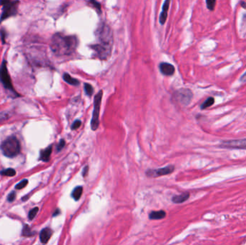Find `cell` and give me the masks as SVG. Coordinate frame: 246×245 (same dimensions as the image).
I'll return each mask as SVG.
<instances>
[{
	"mask_svg": "<svg viewBox=\"0 0 246 245\" xmlns=\"http://www.w3.org/2000/svg\"><path fill=\"white\" fill-rule=\"evenodd\" d=\"M240 81H243V82H246V72L243 75L242 77L240 78Z\"/></svg>",
	"mask_w": 246,
	"mask_h": 245,
	"instance_id": "33",
	"label": "cell"
},
{
	"mask_svg": "<svg viewBox=\"0 0 246 245\" xmlns=\"http://www.w3.org/2000/svg\"><path fill=\"white\" fill-rule=\"evenodd\" d=\"M65 144H66V142H65L64 140H60V141L59 142V143H58V146H57V151L59 152V151L61 150V149L64 147Z\"/></svg>",
	"mask_w": 246,
	"mask_h": 245,
	"instance_id": "28",
	"label": "cell"
},
{
	"mask_svg": "<svg viewBox=\"0 0 246 245\" xmlns=\"http://www.w3.org/2000/svg\"><path fill=\"white\" fill-rule=\"evenodd\" d=\"M52 153V145L47 147L46 149H43L40 152V159L44 162H48L51 158V155Z\"/></svg>",
	"mask_w": 246,
	"mask_h": 245,
	"instance_id": "15",
	"label": "cell"
},
{
	"mask_svg": "<svg viewBox=\"0 0 246 245\" xmlns=\"http://www.w3.org/2000/svg\"><path fill=\"white\" fill-rule=\"evenodd\" d=\"M83 193V187L82 186H78L75 188L72 192L71 196L73 197V198L75 201L79 200V198L82 196Z\"/></svg>",
	"mask_w": 246,
	"mask_h": 245,
	"instance_id": "18",
	"label": "cell"
},
{
	"mask_svg": "<svg viewBox=\"0 0 246 245\" xmlns=\"http://www.w3.org/2000/svg\"><path fill=\"white\" fill-rule=\"evenodd\" d=\"M207 8L209 9V10L213 11L214 10V7H215V4H216V1L214 0H207L206 2Z\"/></svg>",
	"mask_w": 246,
	"mask_h": 245,
	"instance_id": "26",
	"label": "cell"
},
{
	"mask_svg": "<svg viewBox=\"0 0 246 245\" xmlns=\"http://www.w3.org/2000/svg\"><path fill=\"white\" fill-rule=\"evenodd\" d=\"M11 116H12V114L9 111H3V112H0V122L7 120L11 117Z\"/></svg>",
	"mask_w": 246,
	"mask_h": 245,
	"instance_id": "21",
	"label": "cell"
},
{
	"mask_svg": "<svg viewBox=\"0 0 246 245\" xmlns=\"http://www.w3.org/2000/svg\"><path fill=\"white\" fill-rule=\"evenodd\" d=\"M0 174H1L2 176H4L12 177V176H15V175H16V171H15V170L12 168H7V169H5V170H3V171H2L1 172H0Z\"/></svg>",
	"mask_w": 246,
	"mask_h": 245,
	"instance_id": "20",
	"label": "cell"
},
{
	"mask_svg": "<svg viewBox=\"0 0 246 245\" xmlns=\"http://www.w3.org/2000/svg\"><path fill=\"white\" fill-rule=\"evenodd\" d=\"M59 213H60V212H59V210H58V209H56V212H55V213H54V214H53V216H56V215H58V214H59Z\"/></svg>",
	"mask_w": 246,
	"mask_h": 245,
	"instance_id": "35",
	"label": "cell"
},
{
	"mask_svg": "<svg viewBox=\"0 0 246 245\" xmlns=\"http://www.w3.org/2000/svg\"><path fill=\"white\" fill-rule=\"evenodd\" d=\"M77 45V38L75 35L56 33L52 38L51 48L56 56H69L75 52Z\"/></svg>",
	"mask_w": 246,
	"mask_h": 245,
	"instance_id": "1",
	"label": "cell"
},
{
	"mask_svg": "<svg viewBox=\"0 0 246 245\" xmlns=\"http://www.w3.org/2000/svg\"><path fill=\"white\" fill-rule=\"evenodd\" d=\"M0 34H1L2 36V43H4V42H5V38H6V31L4 30V29H1V31H0Z\"/></svg>",
	"mask_w": 246,
	"mask_h": 245,
	"instance_id": "30",
	"label": "cell"
},
{
	"mask_svg": "<svg viewBox=\"0 0 246 245\" xmlns=\"http://www.w3.org/2000/svg\"><path fill=\"white\" fill-rule=\"evenodd\" d=\"M88 172H89V166H85L84 168L83 169V172H82V175L83 177H85L87 176Z\"/></svg>",
	"mask_w": 246,
	"mask_h": 245,
	"instance_id": "32",
	"label": "cell"
},
{
	"mask_svg": "<svg viewBox=\"0 0 246 245\" xmlns=\"http://www.w3.org/2000/svg\"><path fill=\"white\" fill-rule=\"evenodd\" d=\"M19 3L18 1H0V4L3 6L0 22L17 14V4Z\"/></svg>",
	"mask_w": 246,
	"mask_h": 245,
	"instance_id": "5",
	"label": "cell"
},
{
	"mask_svg": "<svg viewBox=\"0 0 246 245\" xmlns=\"http://www.w3.org/2000/svg\"><path fill=\"white\" fill-rule=\"evenodd\" d=\"M22 235L24 237H31L33 235V233L31 231L30 226L28 225H25L22 231Z\"/></svg>",
	"mask_w": 246,
	"mask_h": 245,
	"instance_id": "22",
	"label": "cell"
},
{
	"mask_svg": "<svg viewBox=\"0 0 246 245\" xmlns=\"http://www.w3.org/2000/svg\"><path fill=\"white\" fill-rule=\"evenodd\" d=\"M28 184V180H26V179H25V180H21L19 183H18V184H17L15 188H16V189L20 190V189H22V188H24Z\"/></svg>",
	"mask_w": 246,
	"mask_h": 245,
	"instance_id": "25",
	"label": "cell"
},
{
	"mask_svg": "<svg viewBox=\"0 0 246 245\" xmlns=\"http://www.w3.org/2000/svg\"><path fill=\"white\" fill-rule=\"evenodd\" d=\"M90 3L93 4L94 7H95L99 11H100V12H101V4H99V2H96V1H91V2H90Z\"/></svg>",
	"mask_w": 246,
	"mask_h": 245,
	"instance_id": "31",
	"label": "cell"
},
{
	"mask_svg": "<svg viewBox=\"0 0 246 245\" xmlns=\"http://www.w3.org/2000/svg\"><path fill=\"white\" fill-rule=\"evenodd\" d=\"M214 103V99L213 97H209L207 99L206 101H205L204 103L202 104V106H201V109H205L209 107V106H212Z\"/></svg>",
	"mask_w": 246,
	"mask_h": 245,
	"instance_id": "19",
	"label": "cell"
},
{
	"mask_svg": "<svg viewBox=\"0 0 246 245\" xmlns=\"http://www.w3.org/2000/svg\"><path fill=\"white\" fill-rule=\"evenodd\" d=\"M159 69L165 76H172L175 73V68L173 65L168 63H161Z\"/></svg>",
	"mask_w": 246,
	"mask_h": 245,
	"instance_id": "11",
	"label": "cell"
},
{
	"mask_svg": "<svg viewBox=\"0 0 246 245\" xmlns=\"http://www.w3.org/2000/svg\"><path fill=\"white\" fill-rule=\"evenodd\" d=\"M20 143L15 136L9 137L2 142L1 149L4 155L7 158H14L20 153Z\"/></svg>",
	"mask_w": 246,
	"mask_h": 245,
	"instance_id": "2",
	"label": "cell"
},
{
	"mask_svg": "<svg viewBox=\"0 0 246 245\" xmlns=\"http://www.w3.org/2000/svg\"><path fill=\"white\" fill-rule=\"evenodd\" d=\"M190 196V194L189 193H184V194L178 195V196H174L172 198V201L175 203H184V201H187Z\"/></svg>",
	"mask_w": 246,
	"mask_h": 245,
	"instance_id": "14",
	"label": "cell"
},
{
	"mask_svg": "<svg viewBox=\"0 0 246 245\" xmlns=\"http://www.w3.org/2000/svg\"><path fill=\"white\" fill-rule=\"evenodd\" d=\"M96 35L99 40L98 44L103 46L112 47L113 35L112 29L109 25L105 23L101 24L96 32Z\"/></svg>",
	"mask_w": 246,
	"mask_h": 245,
	"instance_id": "3",
	"label": "cell"
},
{
	"mask_svg": "<svg viewBox=\"0 0 246 245\" xmlns=\"http://www.w3.org/2000/svg\"><path fill=\"white\" fill-rule=\"evenodd\" d=\"M102 96L103 91L102 90H101L94 96V112L93 114H92V119L91 121V128L94 131L97 130L99 125V112H100L101 102V99H102Z\"/></svg>",
	"mask_w": 246,
	"mask_h": 245,
	"instance_id": "4",
	"label": "cell"
},
{
	"mask_svg": "<svg viewBox=\"0 0 246 245\" xmlns=\"http://www.w3.org/2000/svg\"><path fill=\"white\" fill-rule=\"evenodd\" d=\"M169 5H170V1L166 0L165 1L163 5V11L160 15L159 22L161 24H163L166 21L167 17H168V10L169 9Z\"/></svg>",
	"mask_w": 246,
	"mask_h": 245,
	"instance_id": "13",
	"label": "cell"
},
{
	"mask_svg": "<svg viewBox=\"0 0 246 245\" xmlns=\"http://www.w3.org/2000/svg\"><path fill=\"white\" fill-rule=\"evenodd\" d=\"M81 125H82V122H81L80 120H76V121L72 124L71 130H76V129H78Z\"/></svg>",
	"mask_w": 246,
	"mask_h": 245,
	"instance_id": "27",
	"label": "cell"
},
{
	"mask_svg": "<svg viewBox=\"0 0 246 245\" xmlns=\"http://www.w3.org/2000/svg\"><path fill=\"white\" fill-rule=\"evenodd\" d=\"M166 212L164 211H159V212H152L149 214L150 219L160 220L166 217Z\"/></svg>",
	"mask_w": 246,
	"mask_h": 245,
	"instance_id": "16",
	"label": "cell"
},
{
	"mask_svg": "<svg viewBox=\"0 0 246 245\" xmlns=\"http://www.w3.org/2000/svg\"><path fill=\"white\" fill-rule=\"evenodd\" d=\"M174 171V166L173 165H168L162 168L155 169V170H148L146 172V175L148 177H152V178H155V177H160L163 176H166L172 173Z\"/></svg>",
	"mask_w": 246,
	"mask_h": 245,
	"instance_id": "10",
	"label": "cell"
},
{
	"mask_svg": "<svg viewBox=\"0 0 246 245\" xmlns=\"http://www.w3.org/2000/svg\"><path fill=\"white\" fill-rule=\"evenodd\" d=\"M0 81H1L2 84H3L4 87L7 88V89L12 91L13 93L16 94L15 91L13 88V86L12 84V81H11V78L9 75V73L7 71V61L4 60L3 63L0 68Z\"/></svg>",
	"mask_w": 246,
	"mask_h": 245,
	"instance_id": "6",
	"label": "cell"
},
{
	"mask_svg": "<svg viewBox=\"0 0 246 245\" xmlns=\"http://www.w3.org/2000/svg\"><path fill=\"white\" fill-rule=\"evenodd\" d=\"M53 231L50 228H45L40 233V239L42 244H46L51 237Z\"/></svg>",
	"mask_w": 246,
	"mask_h": 245,
	"instance_id": "12",
	"label": "cell"
},
{
	"mask_svg": "<svg viewBox=\"0 0 246 245\" xmlns=\"http://www.w3.org/2000/svg\"><path fill=\"white\" fill-rule=\"evenodd\" d=\"M84 90L86 94H87L88 96H92L94 93V88L92 87V86L89 83H85L84 84Z\"/></svg>",
	"mask_w": 246,
	"mask_h": 245,
	"instance_id": "23",
	"label": "cell"
},
{
	"mask_svg": "<svg viewBox=\"0 0 246 245\" xmlns=\"http://www.w3.org/2000/svg\"><path fill=\"white\" fill-rule=\"evenodd\" d=\"M91 48L95 52V56L98 57L100 60H107L111 56L112 47L96 44L91 45Z\"/></svg>",
	"mask_w": 246,
	"mask_h": 245,
	"instance_id": "8",
	"label": "cell"
},
{
	"mask_svg": "<svg viewBox=\"0 0 246 245\" xmlns=\"http://www.w3.org/2000/svg\"><path fill=\"white\" fill-rule=\"evenodd\" d=\"M38 210H39V208H38V207H35V208H33L32 210H30V212H29V214H28L29 219L33 220L34 218L35 217L36 215H37L38 212Z\"/></svg>",
	"mask_w": 246,
	"mask_h": 245,
	"instance_id": "24",
	"label": "cell"
},
{
	"mask_svg": "<svg viewBox=\"0 0 246 245\" xmlns=\"http://www.w3.org/2000/svg\"><path fill=\"white\" fill-rule=\"evenodd\" d=\"M240 4H241V6H242L243 8L246 9V2H241Z\"/></svg>",
	"mask_w": 246,
	"mask_h": 245,
	"instance_id": "34",
	"label": "cell"
},
{
	"mask_svg": "<svg viewBox=\"0 0 246 245\" xmlns=\"http://www.w3.org/2000/svg\"><path fill=\"white\" fill-rule=\"evenodd\" d=\"M15 197H16V194H15V192H12V193H10V194L8 195L7 200H8V201H10V202H12L15 199Z\"/></svg>",
	"mask_w": 246,
	"mask_h": 245,
	"instance_id": "29",
	"label": "cell"
},
{
	"mask_svg": "<svg viewBox=\"0 0 246 245\" xmlns=\"http://www.w3.org/2000/svg\"><path fill=\"white\" fill-rule=\"evenodd\" d=\"M220 147L227 149H246V139L222 142L220 145Z\"/></svg>",
	"mask_w": 246,
	"mask_h": 245,
	"instance_id": "9",
	"label": "cell"
},
{
	"mask_svg": "<svg viewBox=\"0 0 246 245\" xmlns=\"http://www.w3.org/2000/svg\"><path fill=\"white\" fill-rule=\"evenodd\" d=\"M63 78H64V80L66 81V83H68L70 85L75 86V87L79 85V81H78V80L73 78V77H71L69 74H67V73L64 74Z\"/></svg>",
	"mask_w": 246,
	"mask_h": 245,
	"instance_id": "17",
	"label": "cell"
},
{
	"mask_svg": "<svg viewBox=\"0 0 246 245\" xmlns=\"http://www.w3.org/2000/svg\"><path fill=\"white\" fill-rule=\"evenodd\" d=\"M193 97V93L188 88H181L175 93V99L183 105H188Z\"/></svg>",
	"mask_w": 246,
	"mask_h": 245,
	"instance_id": "7",
	"label": "cell"
}]
</instances>
